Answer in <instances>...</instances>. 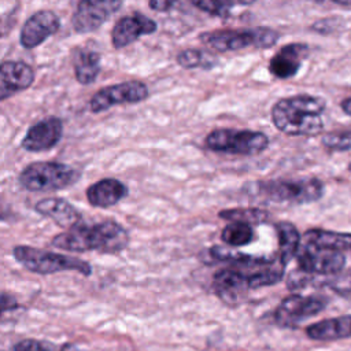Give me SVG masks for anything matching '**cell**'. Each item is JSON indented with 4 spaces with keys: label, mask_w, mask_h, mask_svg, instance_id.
<instances>
[{
    "label": "cell",
    "mask_w": 351,
    "mask_h": 351,
    "mask_svg": "<svg viewBox=\"0 0 351 351\" xmlns=\"http://www.w3.org/2000/svg\"><path fill=\"white\" fill-rule=\"evenodd\" d=\"M129 244L126 229L112 221L106 219L99 223H78L51 240V245L70 252L96 251L100 254H117Z\"/></svg>",
    "instance_id": "1"
},
{
    "label": "cell",
    "mask_w": 351,
    "mask_h": 351,
    "mask_svg": "<svg viewBox=\"0 0 351 351\" xmlns=\"http://www.w3.org/2000/svg\"><path fill=\"white\" fill-rule=\"evenodd\" d=\"M325 103L311 95L282 97L271 107V122L288 136H317L324 130Z\"/></svg>",
    "instance_id": "2"
},
{
    "label": "cell",
    "mask_w": 351,
    "mask_h": 351,
    "mask_svg": "<svg viewBox=\"0 0 351 351\" xmlns=\"http://www.w3.org/2000/svg\"><path fill=\"white\" fill-rule=\"evenodd\" d=\"M280 33L271 27L258 26L251 29H218L200 34V41L217 52H230L244 48L266 49L277 44Z\"/></svg>",
    "instance_id": "3"
},
{
    "label": "cell",
    "mask_w": 351,
    "mask_h": 351,
    "mask_svg": "<svg viewBox=\"0 0 351 351\" xmlns=\"http://www.w3.org/2000/svg\"><path fill=\"white\" fill-rule=\"evenodd\" d=\"M81 171L63 162H33L18 177L21 186L30 192H53L74 185Z\"/></svg>",
    "instance_id": "4"
},
{
    "label": "cell",
    "mask_w": 351,
    "mask_h": 351,
    "mask_svg": "<svg viewBox=\"0 0 351 351\" xmlns=\"http://www.w3.org/2000/svg\"><path fill=\"white\" fill-rule=\"evenodd\" d=\"M255 186L256 193L277 203L306 204L319 200L324 195V184L315 177L267 180L256 182Z\"/></svg>",
    "instance_id": "5"
},
{
    "label": "cell",
    "mask_w": 351,
    "mask_h": 351,
    "mask_svg": "<svg viewBox=\"0 0 351 351\" xmlns=\"http://www.w3.org/2000/svg\"><path fill=\"white\" fill-rule=\"evenodd\" d=\"M12 255L25 269L36 274H52L66 270H74L82 276H90L92 273V266L86 261L30 245L14 247Z\"/></svg>",
    "instance_id": "6"
},
{
    "label": "cell",
    "mask_w": 351,
    "mask_h": 351,
    "mask_svg": "<svg viewBox=\"0 0 351 351\" xmlns=\"http://www.w3.org/2000/svg\"><path fill=\"white\" fill-rule=\"evenodd\" d=\"M207 149L230 155L254 156L269 147V137L256 130L248 129H214L204 138Z\"/></svg>",
    "instance_id": "7"
},
{
    "label": "cell",
    "mask_w": 351,
    "mask_h": 351,
    "mask_svg": "<svg viewBox=\"0 0 351 351\" xmlns=\"http://www.w3.org/2000/svg\"><path fill=\"white\" fill-rule=\"evenodd\" d=\"M71 25L77 33L97 30L122 7V0H71Z\"/></svg>",
    "instance_id": "8"
},
{
    "label": "cell",
    "mask_w": 351,
    "mask_h": 351,
    "mask_svg": "<svg viewBox=\"0 0 351 351\" xmlns=\"http://www.w3.org/2000/svg\"><path fill=\"white\" fill-rule=\"evenodd\" d=\"M149 95L148 86L141 81H125L104 86L95 92L89 100L90 112L99 114L118 104H136Z\"/></svg>",
    "instance_id": "9"
},
{
    "label": "cell",
    "mask_w": 351,
    "mask_h": 351,
    "mask_svg": "<svg viewBox=\"0 0 351 351\" xmlns=\"http://www.w3.org/2000/svg\"><path fill=\"white\" fill-rule=\"evenodd\" d=\"M296 261L300 270L313 276H335L346 266V256L340 251L322 248L304 241H300Z\"/></svg>",
    "instance_id": "10"
},
{
    "label": "cell",
    "mask_w": 351,
    "mask_h": 351,
    "mask_svg": "<svg viewBox=\"0 0 351 351\" xmlns=\"http://www.w3.org/2000/svg\"><path fill=\"white\" fill-rule=\"evenodd\" d=\"M328 300L315 295H289L284 298L274 311V321L282 328H295L306 318L325 310Z\"/></svg>",
    "instance_id": "11"
},
{
    "label": "cell",
    "mask_w": 351,
    "mask_h": 351,
    "mask_svg": "<svg viewBox=\"0 0 351 351\" xmlns=\"http://www.w3.org/2000/svg\"><path fill=\"white\" fill-rule=\"evenodd\" d=\"M213 289L215 295L228 306L240 304L247 296L248 291H251L244 270L233 263L214 274Z\"/></svg>",
    "instance_id": "12"
},
{
    "label": "cell",
    "mask_w": 351,
    "mask_h": 351,
    "mask_svg": "<svg viewBox=\"0 0 351 351\" xmlns=\"http://www.w3.org/2000/svg\"><path fill=\"white\" fill-rule=\"evenodd\" d=\"M60 27L59 16L51 10H40L32 14L23 23L19 43L26 49H33L55 34Z\"/></svg>",
    "instance_id": "13"
},
{
    "label": "cell",
    "mask_w": 351,
    "mask_h": 351,
    "mask_svg": "<svg viewBox=\"0 0 351 351\" xmlns=\"http://www.w3.org/2000/svg\"><path fill=\"white\" fill-rule=\"evenodd\" d=\"M156 22L144 14L134 12L119 18L111 30V44L115 49H122L138 37L156 32Z\"/></svg>",
    "instance_id": "14"
},
{
    "label": "cell",
    "mask_w": 351,
    "mask_h": 351,
    "mask_svg": "<svg viewBox=\"0 0 351 351\" xmlns=\"http://www.w3.org/2000/svg\"><path fill=\"white\" fill-rule=\"evenodd\" d=\"M63 136V122L58 117H48L32 125L21 141L29 152H41L53 148Z\"/></svg>",
    "instance_id": "15"
},
{
    "label": "cell",
    "mask_w": 351,
    "mask_h": 351,
    "mask_svg": "<svg viewBox=\"0 0 351 351\" xmlns=\"http://www.w3.org/2000/svg\"><path fill=\"white\" fill-rule=\"evenodd\" d=\"M34 81V70L22 60H4L0 66V99L27 89Z\"/></svg>",
    "instance_id": "16"
},
{
    "label": "cell",
    "mask_w": 351,
    "mask_h": 351,
    "mask_svg": "<svg viewBox=\"0 0 351 351\" xmlns=\"http://www.w3.org/2000/svg\"><path fill=\"white\" fill-rule=\"evenodd\" d=\"M308 55V45L302 43H291L281 47L269 62V71L271 75L280 80H288L293 77L303 59Z\"/></svg>",
    "instance_id": "17"
},
{
    "label": "cell",
    "mask_w": 351,
    "mask_h": 351,
    "mask_svg": "<svg viewBox=\"0 0 351 351\" xmlns=\"http://www.w3.org/2000/svg\"><path fill=\"white\" fill-rule=\"evenodd\" d=\"M34 210L66 230L81 222V213L62 197L41 199L36 203Z\"/></svg>",
    "instance_id": "18"
},
{
    "label": "cell",
    "mask_w": 351,
    "mask_h": 351,
    "mask_svg": "<svg viewBox=\"0 0 351 351\" xmlns=\"http://www.w3.org/2000/svg\"><path fill=\"white\" fill-rule=\"evenodd\" d=\"M128 186L117 178H101L86 189V199L90 206L108 208L128 196Z\"/></svg>",
    "instance_id": "19"
},
{
    "label": "cell",
    "mask_w": 351,
    "mask_h": 351,
    "mask_svg": "<svg viewBox=\"0 0 351 351\" xmlns=\"http://www.w3.org/2000/svg\"><path fill=\"white\" fill-rule=\"evenodd\" d=\"M306 335L317 341H333L351 337V314L321 319L306 328Z\"/></svg>",
    "instance_id": "20"
},
{
    "label": "cell",
    "mask_w": 351,
    "mask_h": 351,
    "mask_svg": "<svg viewBox=\"0 0 351 351\" xmlns=\"http://www.w3.org/2000/svg\"><path fill=\"white\" fill-rule=\"evenodd\" d=\"M73 67L75 80L81 85H89L100 73V53L89 48H77L73 53Z\"/></svg>",
    "instance_id": "21"
},
{
    "label": "cell",
    "mask_w": 351,
    "mask_h": 351,
    "mask_svg": "<svg viewBox=\"0 0 351 351\" xmlns=\"http://www.w3.org/2000/svg\"><path fill=\"white\" fill-rule=\"evenodd\" d=\"M302 241L335 251H351V233L326 229H308L302 236Z\"/></svg>",
    "instance_id": "22"
},
{
    "label": "cell",
    "mask_w": 351,
    "mask_h": 351,
    "mask_svg": "<svg viewBox=\"0 0 351 351\" xmlns=\"http://www.w3.org/2000/svg\"><path fill=\"white\" fill-rule=\"evenodd\" d=\"M276 232L278 239V252L277 255L282 263L288 265L292 258H296L298 250L300 247L302 236L299 234L296 226L291 222L281 221L276 223Z\"/></svg>",
    "instance_id": "23"
},
{
    "label": "cell",
    "mask_w": 351,
    "mask_h": 351,
    "mask_svg": "<svg viewBox=\"0 0 351 351\" xmlns=\"http://www.w3.org/2000/svg\"><path fill=\"white\" fill-rule=\"evenodd\" d=\"M177 63L186 70L192 69H203V70H210L217 64V58L204 49H184L180 51L176 56Z\"/></svg>",
    "instance_id": "24"
},
{
    "label": "cell",
    "mask_w": 351,
    "mask_h": 351,
    "mask_svg": "<svg viewBox=\"0 0 351 351\" xmlns=\"http://www.w3.org/2000/svg\"><path fill=\"white\" fill-rule=\"evenodd\" d=\"M218 217L229 222H244L248 225H261L269 221L270 215L267 211L256 207L247 208H228L218 213Z\"/></svg>",
    "instance_id": "25"
},
{
    "label": "cell",
    "mask_w": 351,
    "mask_h": 351,
    "mask_svg": "<svg viewBox=\"0 0 351 351\" xmlns=\"http://www.w3.org/2000/svg\"><path fill=\"white\" fill-rule=\"evenodd\" d=\"M255 239L251 225L244 222H229L221 232V240L230 247H243Z\"/></svg>",
    "instance_id": "26"
},
{
    "label": "cell",
    "mask_w": 351,
    "mask_h": 351,
    "mask_svg": "<svg viewBox=\"0 0 351 351\" xmlns=\"http://www.w3.org/2000/svg\"><path fill=\"white\" fill-rule=\"evenodd\" d=\"M258 0H191L200 11L213 16H228L236 7L251 5Z\"/></svg>",
    "instance_id": "27"
},
{
    "label": "cell",
    "mask_w": 351,
    "mask_h": 351,
    "mask_svg": "<svg viewBox=\"0 0 351 351\" xmlns=\"http://www.w3.org/2000/svg\"><path fill=\"white\" fill-rule=\"evenodd\" d=\"M322 144L328 149L348 151L351 149V132H330L324 134Z\"/></svg>",
    "instance_id": "28"
},
{
    "label": "cell",
    "mask_w": 351,
    "mask_h": 351,
    "mask_svg": "<svg viewBox=\"0 0 351 351\" xmlns=\"http://www.w3.org/2000/svg\"><path fill=\"white\" fill-rule=\"evenodd\" d=\"M208 255L215 259L217 262H228V263H237L241 261L248 259L251 255H245L241 254L237 250L229 248V247H223V245H214L208 250Z\"/></svg>",
    "instance_id": "29"
},
{
    "label": "cell",
    "mask_w": 351,
    "mask_h": 351,
    "mask_svg": "<svg viewBox=\"0 0 351 351\" xmlns=\"http://www.w3.org/2000/svg\"><path fill=\"white\" fill-rule=\"evenodd\" d=\"M53 346L47 341L25 339L12 346V351H52Z\"/></svg>",
    "instance_id": "30"
},
{
    "label": "cell",
    "mask_w": 351,
    "mask_h": 351,
    "mask_svg": "<svg viewBox=\"0 0 351 351\" xmlns=\"http://www.w3.org/2000/svg\"><path fill=\"white\" fill-rule=\"evenodd\" d=\"M148 5L156 12H166L176 5V0H148Z\"/></svg>",
    "instance_id": "31"
},
{
    "label": "cell",
    "mask_w": 351,
    "mask_h": 351,
    "mask_svg": "<svg viewBox=\"0 0 351 351\" xmlns=\"http://www.w3.org/2000/svg\"><path fill=\"white\" fill-rule=\"evenodd\" d=\"M16 307H18V303L14 299V296H10L8 293L1 295V311L3 313L8 311V310H12V308H16Z\"/></svg>",
    "instance_id": "32"
},
{
    "label": "cell",
    "mask_w": 351,
    "mask_h": 351,
    "mask_svg": "<svg viewBox=\"0 0 351 351\" xmlns=\"http://www.w3.org/2000/svg\"><path fill=\"white\" fill-rule=\"evenodd\" d=\"M340 107H341V110H343L347 115H351V97L344 99V100L341 101Z\"/></svg>",
    "instance_id": "33"
},
{
    "label": "cell",
    "mask_w": 351,
    "mask_h": 351,
    "mask_svg": "<svg viewBox=\"0 0 351 351\" xmlns=\"http://www.w3.org/2000/svg\"><path fill=\"white\" fill-rule=\"evenodd\" d=\"M60 351H81V350H78L74 344H64Z\"/></svg>",
    "instance_id": "34"
},
{
    "label": "cell",
    "mask_w": 351,
    "mask_h": 351,
    "mask_svg": "<svg viewBox=\"0 0 351 351\" xmlns=\"http://www.w3.org/2000/svg\"><path fill=\"white\" fill-rule=\"evenodd\" d=\"M340 5H351V0H332Z\"/></svg>",
    "instance_id": "35"
},
{
    "label": "cell",
    "mask_w": 351,
    "mask_h": 351,
    "mask_svg": "<svg viewBox=\"0 0 351 351\" xmlns=\"http://www.w3.org/2000/svg\"><path fill=\"white\" fill-rule=\"evenodd\" d=\"M348 170H350V173H351V162L348 163Z\"/></svg>",
    "instance_id": "36"
},
{
    "label": "cell",
    "mask_w": 351,
    "mask_h": 351,
    "mask_svg": "<svg viewBox=\"0 0 351 351\" xmlns=\"http://www.w3.org/2000/svg\"><path fill=\"white\" fill-rule=\"evenodd\" d=\"M314 1H318V3H319V1H324V0H314Z\"/></svg>",
    "instance_id": "37"
}]
</instances>
